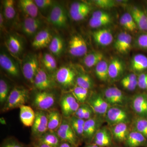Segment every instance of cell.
Here are the masks:
<instances>
[{
    "instance_id": "obj_30",
    "label": "cell",
    "mask_w": 147,
    "mask_h": 147,
    "mask_svg": "<svg viewBox=\"0 0 147 147\" xmlns=\"http://www.w3.org/2000/svg\"><path fill=\"white\" fill-rule=\"evenodd\" d=\"M131 68L134 71L141 72L147 69V57L142 54L135 55L131 64Z\"/></svg>"
},
{
    "instance_id": "obj_35",
    "label": "cell",
    "mask_w": 147,
    "mask_h": 147,
    "mask_svg": "<svg viewBox=\"0 0 147 147\" xmlns=\"http://www.w3.org/2000/svg\"><path fill=\"white\" fill-rule=\"evenodd\" d=\"M76 86L88 90L91 89L93 87L92 80L87 74H80L76 76Z\"/></svg>"
},
{
    "instance_id": "obj_19",
    "label": "cell",
    "mask_w": 147,
    "mask_h": 147,
    "mask_svg": "<svg viewBox=\"0 0 147 147\" xmlns=\"http://www.w3.org/2000/svg\"><path fill=\"white\" fill-rule=\"evenodd\" d=\"M92 36L95 41L101 46H108L113 41V34L109 29H99L94 32Z\"/></svg>"
},
{
    "instance_id": "obj_56",
    "label": "cell",
    "mask_w": 147,
    "mask_h": 147,
    "mask_svg": "<svg viewBox=\"0 0 147 147\" xmlns=\"http://www.w3.org/2000/svg\"><path fill=\"white\" fill-rule=\"evenodd\" d=\"M120 23L121 25L125 29L128 30V26H127V24L126 21H125L124 17H123V15L121 17Z\"/></svg>"
},
{
    "instance_id": "obj_49",
    "label": "cell",
    "mask_w": 147,
    "mask_h": 147,
    "mask_svg": "<svg viewBox=\"0 0 147 147\" xmlns=\"http://www.w3.org/2000/svg\"><path fill=\"white\" fill-rule=\"evenodd\" d=\"M88 106L89 105L88 103H82L81 105H80L79 108L74 116H75L78 118L84 120V117L85 113H86Z\"/></svg>"
},
{
    "instance_id": "obj_55",
    "label": "cell",
    "mask_w": 147,
    "mask_h": 147,
    "mask_svg": "<svg viewBox=\"0 0 147 147\" xmlns=\"http://www.w3.org/2000/svg\"><path fill=\"white\" fill-rule=\"evenodd\" d=\"M137 81H138V77L134 74H131L126 75L121 80V81L127 82H134Z\"/></svg>"
},
{
    "instance_id": "obj_53",
    "label": "cell",
    "mask_w": 147,
    "mask_h": 147,
    "mask_svg": "<svg viewBox=\"0 0 147 147\" xmlns=\"http://www.w3.org/2000/svg\"><path fill=\"white\" fill-rule=\"evenodd\" d=\"M92 18H100V19H110V16L108 13L102 11H96L92 13Z\"/></svg>"
},
{
    "instance_id": "obj_18",
    "label": "cell",
    "mask_w": 147,
    "mask_h": 147,
    "mask_svg": "<svg viewBox=\"0 0 147 147\" xmlns=\"http://www.w3.org/2000/svg\"><path fill=\"white\" fill-rule=\"evenodd\" d=\"M112 136L110 129L105 127L99 129L94 137V144L100 147L109 146L112 144Z\"/></svg>"
},
{
    "instance_id": "obj_47",
    "label": "cell",
    "mask_w": 147,
    "mask_h": 147,
    "mask_svg": "<svg viewBox=\"0 0 147 147\" xmlns=\"http://www.w3.org/2000/svg\"><path fill=\"white\" fill-rule=\"evenodd\" d=\"M34 2L38 9H46L53 5V1L51 0H35Z\"/></svg>"
},
{
    "instance_id": "obj_11",
    "label": "cell",
    "mask_w": 147,
    "mask_h": 147,
    "mask_svg": "<svg viewBox=\"0 0 147 147\" xmlns=\"http://www.w3.org/2000/svg\"><path fill=\"white\" fill-rule=\"evenodd\" d=\"M88 103L96 115L105 116L110 105L100 94L93 95L88 100Z\"/></svg>"
},
{
    "instance_id": "obj_61",
    "label": "cell",
    "mask_w": 147,
    "mask_h": 147,
    "mask_svg": "<svg viewBox=\"0 0 147 147\" xmlns=\"http://www.w3.org/2000/svg\"><path fill=\"white\" fill-rule=\"evenodd\" d=\"M146 15H147V13H146Z\"/></svg>"
},
{
    "instance_id": "obj_52",
    "label": "cell",
    "mask_w": 147,
    "mask_h": 147,
    "mask_svg": "<svg viewBox=\"0 0 147 147\" xmlns=\"http://www.w3.org/2000/svg\"><path fill=\"white\" fill-rule=\"evenodd\" d=\"M137 44L140 48L147 50V33L143 34L138 37Z\"/></svg>"
},
{
    "instance_id": "obj_41",
    "label": "cell",
    "mask_w": 147,
    "mask_h": 147,
    "mask_svg": "<svg viewBox=\"0 0 147 147\" xmlns=\"http://www.w3.org/2000/svg\"><path fill=\"white\" fill-rule=\"evenodd\" d=\"M90 7L89 5L87 4L81 2H76L71 4L69 8V13L70 16L76 14Z\"/></svg>"
},
{
    "instance_id": "obj_42",
    "label": "cell",
    "mask_w": 147,
    "mask_h": 147,
    "mask_svg": "<svg viewBox=\"0 0 147 147\" xmlns=\"http://www.w3.org/2000/svg\"><path fill=\"white\" fill-rule=\"evenodd\" d=\"M111 22V19H100L91 17L89 21V25L92 28H96L108 25Z\"/></svg>"
},
{
    "instance_id": "obj_27",
    "label": "cell",
    "mask_w": 147,
    "mask_h": 147,
    "mask_svg": "<svg viewBox=\"0 0 147 147\" xmlns=\"http://www.w3.org/2000/svg\"><path fill=\"white\" fill-rule=\"evenodd\" d=\"M36 141L51 147H59L62 142L56 131H47Z\"/></svg>"
},
{
    "instance_id": "obj_4",
    "label": "cell",
    "mask_w": 147,
    "mask_h": 147,
    "mask_svg": "<svg viewBox=\"0 0 147 147\" xmlns=\"http://www.w3.org/2000/svg\"><path fill=\"white\" fill-rule=\"evenodd\" d=\"M56 96L55 94L47 91H39L35 94L33 105L38 110L47 111L55 105Z\"/></svg>"
},
{
    "instance_id": "obj_31",
    "label": "cell",
    "mask_w": 147,
    "mask_h": 147,
    "mask_svg": "<svg viewBox=\"0 0 147 147\" xmlns=\"http://www.w3.org/2000/svg\"><path fill=\"white\" fill-rule=\"evenodd\" d=\"M76 136L79 138L83 137L85 120L73 116L67 119Z\"/></svg>"
},
{
    "instance_id": "obj_2",
    "label": "cell",
    "mask_w": 147,
    "mask_h": 147,
    "mask_svg": "<svg viewBox=\"0 0 147 147\" xmlns=\"http://www.w3.org/2000/svg\"><path fill=\"white\" fill-rule=\"evenodd\" d=\"M105 116L110 126L120 123H127L130 120L128 112L122 106H110Z\"/></svg>"
},
{
    "instance_id": "obj_12",
    "label": "cell",
    "mask_w": 147,
    "mask_h": 147,
    "mask_svg": "<svg viewBox=\"0 0 147 147\" xmlns=\"http://www.w3.org/2000/svg\"><path fill=\"white\" fill-rule=\"evenodd\" d=\"M103 97L110 106H123L126 102L125 97L117 87H110L104 90Z\"/></svg>"
},
{
    "instance_id": "obj_54",
    "label": "cell",
    "mask_w": 147,
    "mask_h": 147,
    "mask_svg": "<svg viewBox=\"0 0 147 147\" xmlns=\"http://www.w3.org/2000/svg\"><path fill=\"white\" fill-rule=\"evenodd\" d=\"M121 84L123 86L128 90L133 91L138 86V81L134 82H123L121 81Z\"/></svg>"
},
{
    "instance_id": "obj_16",
    "label": "cell",
    "mask_w": 147,
    "mask_h": 147,
    "mask_svg": "<svg viewBox=\"0 0 147 147\" xmlns=\"http://www.w3.org/2000/svg\"><path fill=\"white\" fill-rule=\"evenodd\" d=\"M42 25V21L38 18L27 16L23 21L22 31L28 36H32L36 32Z\"/></svg>"
},
{
    "instance_id": "obj_51",
    "label": "cell",
    "mask_w": 147,
    "mask_h": 147,
    "mask_svg": "<svg viewBox=\"0 0 147 147\" xmlns=\"http://www.w3.org/2000/svg\"><path fill=\"white\" fill-rule=\"evenodd\" d=\"M127 33L126 32H123L119 34L114 44V47L118 51L119 50L120 48L122 45Z\"/></svg>"
},
{
    "instance_id": "obj_50",
    "label": "cell",
    "mask_w": 147,
    "mask_h": 147,
    "mask_svg": "<svg viewBox=\"0 0 147 147\" xmlns=\"http://www.w3.org/2000/svg\"><path fill=\"white\" fill-rule=\"evenodd\" d=\"M90 7L82 11L81 12L76 14H74L71 15V18L75 21H80L83 20L86 18L88 14L90 13Z\"/></svg>"
},
{
    "instance_id": "obj_9",
    "label": "cell",
    "mask_w": 147,
    "mask_h": 147,
    "mask_svg": "<svg viewBox=\"0 0 147 147\" xmlns=\"http://www.w3.org/2000/svg\"><path fill=\"white\" fill-rule=\"evenodd\" d=\"M56 82L65 88L72 86L76 82V74L69 67H61L55 73Z\"/></svg>"
},
{
    "instance_id": "obj_22",
    "label": "cell",
    "mask_w": 147,
    "mask_h": 147,
    "mask_svg": "<svg viewBox=\"0 0 147 147\" xmlns=\"http://www.w3.org/2000/svg\"><path fill=\"white\" fill-rule=\"evenodd\" d=\"M5 45L9 52L14 57H18L23 49V44L18 37L13 35L8 36Z\"/></svg>"
},
{
    "instance_id": "obj_38",
    "label": "cell",
    "mask_w": 147,
    "mask_h": 147,
    "mask_svg": "<svg viewBox=\"0 0 147 147\" xmlns=\"http://www.w3.org/2000/svg\"><path fill=\"white\" fill-rule=\"evenodd\" d=\"M42 61L43 65L47 70L50 72L55 71L57 67V63L53 55L50 53H45L42 56Z\"/></svg>"
},
{
    "instance_id": "obj_23",
    "label": "cell",
    "mask_w": 147,
    "mask_h": 147,
    "mask_svg": "<svg viewBox=\"0 0 147 147\" xmlns=\"http://www.w3.org/2000/svg\"><path fill=\"white\" fill-rule=\"evenodd\" d=\"M110 131L112 136L119 142H125L129 132L127 123H120L111 126Z\"/></svg>"
},
{
    "instance_id": "obj_3",
    "label": "cell",
    "mask_w": 147,
    "mask_h": 147,
    "mask_svg": "<svg viewBox=\"0 0 147 147\" xmlns=\"http://www.w3.org/2000/svg\"><path fill=\"white\" fill-rule=\"evenodd\" d=\"M39 61L35 54H29L22 63V71L25 79L33 84L35 77L39 70Z\"/></svg>"
},
{
    "instance_id": "obj_57",
    "label": "cell",
    "mask_w": 147,
    "mask_h": 147,
    "mask_svg": "<svg viewBox=\"0 0 147 147\" xmlns=\"http://www.w3.org/2000/svg\"><path fill=\"white\" fill-rule=\"evenodd\" d=\"M33 145L34 147H51L48 145L42 144V143L36 141L34 142Z\"/></svg>"
},
{
    "instance_id": "obj_13",
    "label": "cell",
    "mask_w": 147,
    "mask_h": 147,
    "mask_svg": "<svg viewBox=\"0 0 147 147\" xmlns=\"http://www.w3.org/2000/svg\"><path fill=\"white\" fill-rule=\"evenodd\" d=\"M34 85L40 91H47L54 87L53 80L45 70L40 68L34 81Z\"/></svg>"
},
{
    "instance_id": "obj_58",
    "label": "cell",
    "mask_w": 147,
    "mask_h": 147,
    "mask_svg": "<svg viewBox=\"0 0 147 147\" xmlns=\"http://www.w3.org/2000/svg\"><path fill=\"white\" fill-rule=\"evenodd\" d=\"M59 147H77L68 142L62 141Z\"/></svg>"
},
{
    "instance_id": "obj_59",
    "label": "cell",
    "mask_w": 147,
    "mask_h": 147,
    "mask_svg": "<svg viewBox=\"0 0 147 147\" xmlns=\"http://www.w3.org/2000/svg\"><path fill=\"white\" fill-rule=\"evenodd\" d=\"M3 14L1 12V13H0V26H1V29L3 28Z\"/></svg>"
},
{
    "instance_id": "obj_26",
    "label": "cell",
    "mask_w": 147,
    "mask_h": 147,
    "mask_svg": "<svg viewBox=\"0 0 147 147\" xmlns=\"http://www.w3.org/2000/svg\"><path fill=\"white\" fill-rule=\"evenodd\" d=\"M19 5L22 11L28 16L37 18L38 14V9L34 1L21 0Z\"/></svg>"
},
{
    "instance_id": "obj_32",
    "label": "cell",
    "mask_w": 147,
    "mask_h": 147,
    "mask_svg": "<svg viewBox=\"0 0 147 147\" xmlns=\"http://www.w3.org/2000/svg\"><path fill=\"white\" fill-rule=\"evenodd\" d=\"M63 48V41L61 38L58 36L53 37L49 45V50L51 53L55 56H59L62 53Z\"/></svg>"
},
{
    "instance_id": "obj_60",
    "label": "cell",
    "mask_w": 147,
    "mask_h": 147,
    "mask_svg": "<svg viewBox=\"0 0 147 147\" xmlns=\"http://www.w3.org/2000/svg\"><path fill=\"white\" fill-rule=\"evenodd\" d=\"M85 147H100L98 146L97 145L95 144H88Z\"/></svg>"
},
{
    "instance_id": "obj_39",
    "label": "cell",
    "mask_w": 147,
    "mask_h": 147,
    "mask_svg": "<svg viewBox=\"0 0 147 147\" xmlns=\"http://www.w3.org/2000/svg\"><path fill=\"white\" fill-rule=\"evenodd\" d=\"M89 90L76 86L72 90L71 94L79 103H85L88 95Z\"/></svg>"
},
{
    "instance_id": "obj_36",
    "label": "cell",
    "mask_w": 147,
    "mask_h": 147,
    "mask_svg": "<svg viewBox=\"0 0 147 147\" xmlns=\"http://www.w3.org/2000/svg\"><path fill=\"white\" fill-rule=\"evenodd\" d=\"M133 130L138 131L147 138V118L139 117L134 120Z\"/></svg>"
},
{
    "instance_id": "obj_10",
    "label": "cell",
    "mask_w": 147,
    "mask_h": 147,
    "mask_svg": "<svg viewBox=\"0 0 147 147\" xmlns=\"http://www.w3.org/2000/svg\"><path fill=\"white\" fill-rule=\"evenodd\" d=\"M69 53L74 57H82L88 52L87 43L83 37L75 35L71 37L69 42Z\"/></svg>"
},
{
    "instance_id": "obj_33",
    "label": "cell",
    "mask_w": 147,
    "mask_h": 147,
    "mask_svg": "<svg viewBox=\"0 0 147 147\" xmlns=\"http://www.w3.org/2000/svg\"><path fill=\"white\" fill-rule=\"evenodd\" d=\"M103 55L100 52H94L86 55L84 58V62L87 67L91 68L96 66L98 63L102 61Z\"/></svg>"
},
{
    "instance_id": "obj_17",
    "label": "cell",
    "mask_w": 147,
    "mask_h": 147,
    "mask_svg": "<svg viewBox=\"0 0 147 147\" xmlns=\"http://www.w3.org/2000/svg\"><path fill=\"white\" fill-rule=\"evenodd\" d=\"M53 38L48 30H42L36 35L32 42V45L36 49L45 48L49 46Z\"/></svg>"
},
{
    "instance_id": "obj_46",
    "label": "cell",
    "mask_w": 147,
    "mask_h": 147,
    "mask_svg": "<svg viewBox=\"0 0 147 147\" xmlns=\"http://www.w3.org/2000/svg\"><path fill=\"white\" fill-rule=\"evenodd\" d=\"M96 5L102 8H110L115 5V2L112 0H96L94 1Z\"/></svg>"
},
{
    "instance_id": "obj_14",
    "label": "cell",
    "mask_w": 147,
    "mask_h": 147,
    "mask_svg": "<svg viewBox=\"0 0 147 147\" xmlns=\"http://www.w3.org/2000/svg\"><path fill=\"white\" fill-rule=\"evenodd\" d=\"M131 106L135 113L140 117L147 118V94H139L134 96Z\"/></svg>"
},
{
    "instance_id": "obj_8",
    "label": "cell",
    "mask_w": 147,
    "mask_h": 147,
    "mask_svg": "<svg viewBox=\"0 0 147 147\" xmlns=\"http://www.w3.org/2000/svg\"><path fill=\"white\" fill-rule=\"evenodd\" d=\"M53 26L62 28L66 26L67 16L65 9L60 4L54 5L47 18Z\"/></svg>"
},
{
    "instance_id": "obj_7",
    "label": "cell",
    "mask_w": 147,
    "mask_h": 147,
    "mask_svg": "<svg viewBox=\"0 0 147 147\" xmlns=\"http://www.w3.org/2000/svg\"><path fill=\"white\" fill-rule=\"evenodd\" d=\"M56 133L61 141L68 142L76 147L78 146L79 138L74 131L67 119L63 117L60 126Z\"/></svg>"
},
{
    "instance_id": "obj_43",
    "label": "cell",
    "mask_w": 147,
    "mask_h": 147,
    "mask_svg": "<svg viewBox=\"0 0 147 147\" xmlns=\"http://www.w3.org/2000/svg\"><path fill=\"white\" fill-rule=\"evenodd\" d=\"M132 37L129 34L127 33L125 39L118 52L122 54L127 53L131 47Z\"/></svg>"
},
{
    "instance_id": "obj_6",
    "label": "cell",
    "mask_w": 147,
    "mask_h": 147,
    "mask_svg": "<svg viewBox=\"0 0 147 147\" xmlns=\"http://www.w3.org/2000/svg\"><path fill=\"white\" fill-rule=\"evenodd\" d=\"M60 105L63 117L69 118L74 115L80 105L71 93H65L61 97Z\"/></svg>"
},
{
    "instance_id": "obj_5",
    "label": "cell",
    "mask_w": 147,
    "mask_h": 147,
    "mask_svg": "<svg viewBox=\"0 0 147 147\" xmlns=\"http://www.w3.org/2000/svg\"><path fill=\"white\" fill-rule=\"evenodd\" d=\"M35 113V119L32 127V134L37 139L48 131V113L47 111L38 110Z\"/></svg>"
},
{
    "instance_id": "obj_45",
    "label": "cell",
    "mask_w": 147,
    "mask_h": 147,
    "mask_svg": "<svg viewBox=\"0 0 147 147\" xmlns=\"http://www.w3.org/2000/svg\"><path fill=\"white\" fill-rule=\"evenodd\" d=\"M1 147H26L15 139H6L2 143Z\"/></svg>"
},
{
    "instance_id": "obj_34",
    "label": "cell",
    "mask_w": 147,
    "mask_h": 147,
    "mask_svg": "<svg viewBox=\"0 0 147 147\" xmlns=\"http://www.w3.org/2000/svg\"><path fill=\"white\" fill-rule=\"evenodd\" d=\"M108 65L107 62L102 60L95 66L96 75L99 80L102 82H106L109 77Z\"/></svg>"
},
{
    "instance_id": "obj_20",
    "label": "cell",
    "mask_w": 147,
    "mask_h": 147,
    "mask_svg": "<svg viewBox=\"0 0 147 147\" xmlns=\"http://www.w3.org/2000/svg\"><path fill=\"white\" fill-rule=\"evenodd\" d=\"M100 122L97 119L92 117L85 121L84 128L83 138L91 141L99 129Z\"/></svg>"
},
{
    "instance_id": "obj_25",
    "label": "cell",
    "mask_w": 147,
    "mask_h": 147,
    "mask_svg": "<svg viewBox=\"0 0 147 147\" xmlns=\"http://www.w3.org/2000/svg\"><path fill=\"white\" fill-rule=\"evenodd\" d=\"M48 113V131H56L60 126L63 117L58 110H50Z\"/></svg>"
},
{
    "instance_id": "obj_1",
    "label": "cell",
    "mask_w": 147,
    "mask_h": 147,
    "mask_svg": "<svg viewBox=\"0 0 147 147\" xmlns=\"http://www.w3.org/2000/svg\"><path fill=\"white\" fill-rule=\"evenodd\" d=\"M28 90L20 87H14L9 92L7 100L3 105V112H8L15 108H20L29 99Z\"/></svg>"
},
{
    "instance_id": "obj_40",
    "label": "cell",
    "mask_w": 147,
    "mask_h": 147,
    "mask_svg": "<svg viewBox=\"0 0 147 147\" xmlns=\"http://www.w3.org/2000/svg\"><path fill=\"white\" fill-rule=\"evenodd\" d=\"M9 87L5 80L3 79L0 80V102L1 104L5 103L9 95Z\"/></svg>"
},
{
    "instance_id": "obj_29",
    "label": "cell",
    "mask_w": 147,
    "mask_h": 147,
    "mask_svg": "<svg viewBox=\"0 0 147 147\" xmlns=\"http://www.w3.org/2000/svg\"><path fill=\"white\" fill-rule=\"evenodd\" d=\"M123 71V64L119 59H114L108 65V75L111 79H117L121 75Z\"/></svg>"
},
{
    "instance_id": "obj_15",
    "label": "cell",
    "mask_w": 147,
    "mask_h": 147,
    "mask_svg": "<svg viewBox=\"0 0 147 147\" xmlns=\"http://www.w3.org/2000/svg\"><path fill=\"white\" fill-rule=\"evenodd\" d=\"M0 65L3 69L11 76L14 77L19 76L20 70L18 65L10 57L5 53H1Z\"/></svg>"
},
{
    "instance_id": "obj_44",
    "label": "cell",
    "mask_w": 147,
    "mask_h": 147,
    "mask_svg": "<svg viewBox=\"0 0 147 147\" xmlns=\"http://www.w3.org/2000/svg\"><path fill=\"white\" fill-rule=\"evenodd\" d=\"M123 16L124 17L128 27V30L130 32H134L137 28V26L134 20V18L130 13H125Z\"/></svg>"
},
{
    "instance_id": "obj_37",
    "label": "cell",
    "mask_w": 147,
    "mask_h": 147,
    "mask_svg": "<svg viewBox=\"0 0 147 147\" xmlns=\"http://www.w3.org/2000/svg\"><path fill=\"white\" fill-rule=\"evenodd\" d=\"M3 5L4 16L7 20L13 19L16 15L14 1L13 0H5L4 1Z\"/></svg>"
},
{
    "instance_id": "obj_28",
    "label": "cell",
    "mask_w": 147,
    "mask_h": 147,
    "mask_svg": "<svg viewBox=\"0 0 147 147\" xmlns=\"http://www.w3.org/2000/svg\"><path fill=\"white\" fill-rule=\"evenodd\" d=\"M146 141V138L143 134L132 130L129 133L125 142L128 147H138L144 144Z\"/></svg>"
},
{
    "instance_id": "obj_48",
    "label": "cell",
    "mask_w": 147,
    "mask_h": 147,
    "mask_svg": "<svg viewBox=\"0 0 147 147\" xmlns=\"http://www.w3.org/2000/svg\"><path fill=\"white\" fill-rule=\"evenodd\" d=\"M138 86L141 89H147V72L142 73L138 76Z\"/></svg>"
},
{
    "instance_id": "obj_21",
    "label": "cell",
    "mask_w": 147,
    "mask_h": 147,
    "mask_svg": "<svg viewBox=\"0 0 147 147\" xmlns=\"http://www.w3.org/2000/svg\"><path fill=\"white\" fill-rule=\"evenodd\" d=\"M20 118L22 123L26 127H32L33 125L36 113L32 108L26 105L20 107Z\"/></svg>"
},
{
    "instance_id": "obj_24",
    "label": "cell",
    "mask_w": 147,
    "mask_h": 147,
    "mask_svg": "<svg viewBox=\"0 0 147 147\" xmlns=\"http://www.w3.org/2000/svg\"><path fill=\"white\" fill-rule=\"evenodd\" d=\"M131 14L137 28L141 30L147 31V16L146 13L137 7H134L131 9Z\"/></svg>"
}]
</instances>
